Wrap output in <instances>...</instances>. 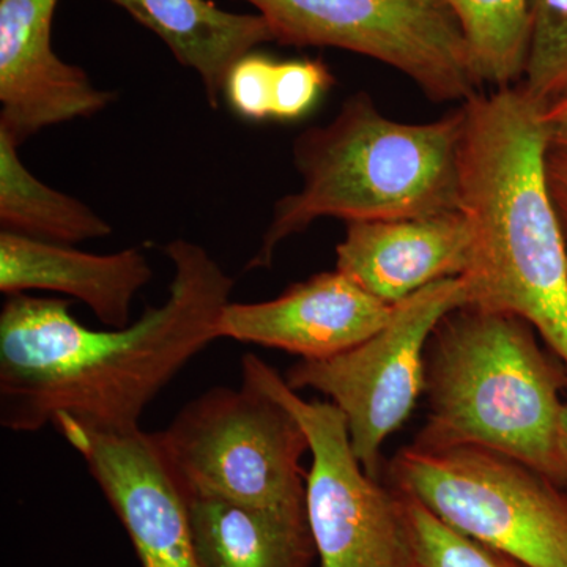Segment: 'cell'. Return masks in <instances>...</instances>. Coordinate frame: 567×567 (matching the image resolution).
<instances>
[{
  "mask_svg": "<svg viewBox=\"0 0 567 567\" xmlns=\"http://www.w3.org/2000/svg\"><path fill=\"white\" fill-rule=\"evenodd\" d=\"M162 306L125 328L91 330L69 301L9 295L0 312V424L39 432L69 420L95 432L137 431L148 404L205 347L235 281L203 246L177 238Z\"/></svg>",
  "mask_w": 567,
  "mask_h": 567,
  "instance_id": "1",
  "label": "cell"
},
{
  "mask_svg": "<svg viewBox=\"0 0 567 567\" xmlns=\"http://www.w3.org/2000/svg\"><path fill=\"white\" fill-rule=\"evenodd\" d=\"M462 106L458 210L473 234L465 305L527 320L567 371L566 234L548 189L546 106L520 84Z\"/></svg>",
  "mask_w": 567,
  "mask_h": 567,
  "instance_id": "2",
  "label": "cell"
},
{
  "mask_svg": "<svg viewBox=\"0 0 567 567\" xmlns=\"http://www.w3.org/2000/svg\"><path fill=\"white\" fill-rule=\"evenodd\" d=\"M567 371L517 316L462 305L425 349L427 420L413 446H477L567 484L563 415Z\"/></svg>",
  "mask_w": 567,
  "mask_h": 567,
  "instance_id": "3",
  "label": "cell"
},
{
  "mask_svg": "<svg viewBox=\"0 0 567 567\" xmlns=\"http://www.w3.org/2000/svg\"><path fill=\"white\" fill-rule=\"evenodd\" d=\"M464 106L429 123L386 117L368 92L344 100L327 125L293 142L300 192L275 204L262 244L245 270L274 264L276 249L322 218H413L458 210Z\"/></svg>",
  "mask_w": 567,
  "mask_h": 567,
  "instance_id": "4",
  "label": "cell"
},
{
  "mask_svg": "<svg viewBox=\"0 0 567 567\" xmlns=\"http://www.w3.org/2000/svg\"><path fill=\"white\" fill-rule=\"evenodd\" d=\"M183 494L262 507H303L308 436L252 380L205 391L155 432Z\"/></svg>",
  "mask_w": 567,
  "mask_h": 567,
  "instance_id": "5",
  "label": "cell"
},
{
  "mask_svg": "<svg viewBox=\"0 0 567 567\" xmlns=\"http://www.w3.org/2000/svg\"><path fill=\"white\" fill-rule=\"evenodd\" d=\"M388 476L462 535L528 567H567V491L524 462L486 447L410 445Z\"/></svg>",
  "mask_w": 567,
  "mask_h": 567,
  "instance_id": "6",
  "label": "cell"
},
{
  "mask_svg": "<svg viewBox=\"0 0 567 567\" xmlns=\"http://www.w3.org/2000/svg\"><path fill=\"white\" fill-rule=\"evenodd\" d=\"M275 41L338 48L404 74L432 103L464 104L481 93L468 41L445 0H246Z\"/></svg>",
  "mask_w": 567,
  "mask_h": 567,
  "instance_id": "7",
  "label": "cell"
},
{
  "mask_svg": "<svg viewBox=\"0 0 567 567\" xmlns=\"http://www.w3.org/2000/svg\"><path fill=\"white\" fill-rule=\"evenodd\" d=\"M241 374L286 406L308 436L305 506L320 567H415L398 492L364 472L338 406L306 401L256 354H245Z\"/></svg>",
  "mask_w": 567,
  "mask_h": 567,
  "instance_id": "8",
  "label": "cell"
},
{
  "mask_svg": "<svg viewBox=\"0 0 567 567\" xmlns=\"http://www.w3.org/2000/svg\"><path fill=\"white\" fill-rule=\"evenodd\" d=\"M465 301L462 278L431 284L394 305L391 319L360 344L300 360L287 371L292 390L319 391L338 406L354 456L369 476L379 480L383 443L424 393L425 349L436 324Z\"/></svg>",
  "mask_w": 567,
  "mask_h": 567,
  "instance_id": "9",
  "label": "cell"
},
{
  "mask_svg": "<svg viewBox=\"0 0 567 567\" xmlns=\"http://www.w3.org/2000/svg\"><path fill=\"white\" fill-rule=\"evenodd\" d=\"M52 427L84 458L128 533L142 567H203L188 502L167 466L155 432L106 434L58 420Z\"/></svg>",
  "mask_w": 567,
  "mask_h": 567,
  "instance_id": "10",
  "label": "cell"
},
{
  "mask_svg": "<svg viewBox=\"0 0 567 567\" xmlns=\"http://www.w3.org/2000/svg\"><path fill=\"white\" fill-rule=\"evenodd\" d=\"M59 0H0V130L17 142L92 117L114 102L80 66L52 50Z\"/></svg>",
  "mask_w": 567,
  "mask_h": 567,
  "instance_id": "11",
  "label": "cell"
},
{
  "mask_svg": "<svg viewBox=\"0 0 567 567\" xmlns=\"http://www.w3.org/2000/svg\"><path fill=\"white\" fill-rule=\"evenodd\" d=\"M393 309L338 270L324 271L293 284L274 300L230 301L218 336L317 360L360 344L391 319Z\"/></svg>",
  "mask_w": 567,
  "mask_h": 567,
  "instance_id": "12",
  "label": "cell"
},
{
  "mask_svg": "<svg viewBox=\"0 0 567 567\" xmlns=\"http://www.w3.org/2000/svg\"><path fill=\"white\" fill-rule=\"evenodd\" d=\"M472 251V227L461 210L349 221L336 246V270L394 306L431 284L464 276Z\"/></svg>",
  "mask_w": 567,
  "mask_h": 567,
  "instance_id": "13",
  "label": "cell"
},
{
  "mask_svg": "<svg viewBox=\"0 0 567 567\" xmlns=\"http://www.w3.org/2000/svg\"><path fill=\"white\" fill-rule=\"evenodd\" d=\"M152 278L151 264L137 248L91 254L3 230L0 234V292L69 295L107 328L128 327L134 297Z\"/></svg>",
  "mask_w": 567,
  "mask_h": 567,
  "instance_id": "14",
  "label": "cell"
},
{
  "mask_svg": "<svg viewBox=\"0 0 567 567\" xmlns=\"http://www.w3.org/2000/svg\"><path fill=\"white\" fill-rule=\"evenodd\" d=\"M167 44L175 59L199 74L207 102L218 107L235 63L275 41L262 14L218 9L210 0H110Z\"/></svg>",
  "mask_w": 567,
  "mask_h": 567,
  "instance_id": "15",
  "label": "cell"
},
{
  "mask_svg": "<svg viewBox=\"0 0 567 567\" xmlns=\"http://www.w3.org/2000/svg\"><path fill=\"white\" fill-rule=\"evenodd\" d=\"M203 567H309L317 551L306 506L262 507L188 498Z\"/></svg>",
  "mask_w": 567,
  "mask_h": 567,
  "instance_id": "16",
  "label": "cell"
},
{
  "mask_svg": "<svg viewBox=\"0 0 567 567\" xmlns=\"http://www.w3.org/2000/svg\"><path fill=\"white\" fill-rule=\"evenodd\" d=\"M20 142L0 130V224L3 233L58 245L110 237L111 224L76 197L40 182L21 162Z\"/></svg>",
  "mask_w": 567,
  "mask_h": 567,
  "instance_id": "17",
  "label": "cell"
},
{
  "mask_svg": "<svg viewBox=\"0 0 567 567\" xmlns=\"http://www.w3.org/2000/svg\"><path fill=\"white\" fill-rule=\"evenodd\" d=\"M468 41L483 84H520L527 66L529 0H445Z\"/></svg>",
  "mask_w": 567,
  "mask_h": 567,
  "instance_id": "18",
  "label": "cell"
},
{
  "mask_svg": "<svg viewBox=\"0 0 567 567\" xmlns=\"http://www.w3.org/2000/svg\"><path fill=\"white\" fill-rule=\"evenodd\" d=\"M398 495L415 567H528L447 527L412 496Z\"/></svg>",
  "mask_w": 567,
  "mask_h": 567,
  "instance_id": "19",
  "label": "cell"
},
{
  "mask_svg": "<svg viewBox=\"0 0 567 567\" xmlns=\"http://www.w3.org/2000/svg\"><path fill=\"white\" fill-rule=\"evenodd\" d=\"M543 106L567 93V0H529L527 66L520 82Z\"/></svg>",
  "mask_w": 567,
  "mask_h": 567,
  "instance_id": "20",
  "label": "cell"
},
{
  "mask_svg": "<svg viewBox=\"0 0 567 567\" xmlns=\"http://www.w3.org/2000/svg\"><path fill=\"white\" fill-rule=\"evenodd\" d=\"M333 76L322 61L276 62L274 74V118L295 121L315 106Z\"/></svg>",
  "mask_w": 567,
  "mask_h": 567,
  "instance_id": "21",
  "label": "cell"
},
{
  "mask_svg": "<svg viewBox=\"0 0 567 567\" xmlns=\"http://www.w3.org/2000/svg\"><path fill=\"white\" fill-rule=\"evenodd\" d=\"M276 61L248 54L235 63L226 82V96L238 114L252 121L274 117Z\"/></svg>",
  "mask_w": 567,
  "mask_h": 567,
  "instance_id": "22",
  "label": "cell"
},
{
  "mask_svg": "<svg viewBox=\"0 0 567 567\" xmlns=\"http://www.w3.org/2000/svg\"><path fill=\"white\" fill-rule=\"evenodd\" d=\"M547 182L567 237V151L554 147L548 151Z\"/></svg>",
  "mask_w": 567,
  "mask_h": 567,
  "instance_id": "23",
  "label": "cell"
},
{
  "mask_svg": "<svg viewBox=\"0 0 567 567\" xmlns=\"http://www.w3.org/2000/svg\"><path fill=\"white\" fill-rule=\"evenodd\" d=\"M550 147L567 151V93L544 111Z\"/></svg>",
  "mask_w": 567,
  "mask_h": 567,
  "instance_id": "24",
  "label": "cell"
},
{
  "mask_svg": "<svg viewBox=\"0 0 567 567\" xmlns=\"http://www.w3.org/2000/svg\"><path fill=\"white\" fill-rule=\"evenodd\" d=\"M563 434H565V450H566V456H567V402L565 406V415H563ZM566 491H567V484H566Z\"/></svg>",
  "mask_w": 567,
  "mask_h": 567,
  "instance_id": "25",
  "label": "cell"
}]
</instances>
